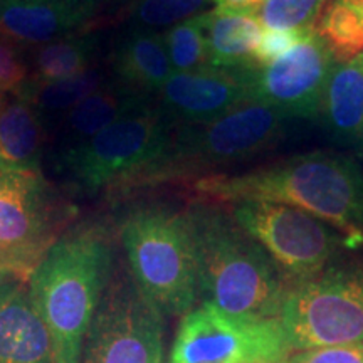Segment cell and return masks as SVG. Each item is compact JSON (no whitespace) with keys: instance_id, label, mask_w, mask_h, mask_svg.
I'll use <instances>...</instances> for the list:
<instances>
[{"instance_id":"24","label":"cell","mask_w":363,"mask_h":363,"mask_svg":"<svg viewBox=\"0 0 363 363\" xmlns=\"http://www.w3.org/2000/svg\"><path fill=\"white\" fill-rule=\"evenodd\" d=\"M206 22L207 12L197 13L172 26L163 34V44L174 72H187L207 66Z\"/></svg>"},{"instance_id":"11","label":"cell","mask_w":363,"mask_h":363,"mask_svg":"<svg viewBox=\"0 0 363 363\" xmlns=\"http://www.w3.org/2000/svg\"><path fill=\"white\" fill-rule=\"evenodd\" d=\"M67 206L40 172L0 174V252L40 262L56 242Z\"/></svg>"},{"instance_id":"26","label":"cell","mask_w":363,"mask_h":363,"mask_svg":"<svg viewBox=\"0 0 363 363\" xmlns=\"http://www.w3.org/2000/svg\"><path fill=\"white\" fill-rule=\"evenodd\" d=\"M211 0H138L133 7V26L140 29H158L175 26L179 22L197 16Z\"/></svg>"},{"instance_id":"28","label":"cell","mask_w":363,"mask_h":363,"mask_svg":"<svg viewBox=\"0 0 363 363\" xmlns=\"http://www.w3.org/2000/svg\"><path fill=\"white\" fill-rule=\"evenodd\" d=\"M313 26L303 27V29L294 30H264L257 44L256 51H254L252 61L256 66H267L271 62L278 61L281 56L291 51L294 45L301 43L310 33Z\"/></svg>"},{"instance_id":"10","label":"cell","mask_w":363,"mask_h":363,"mask_svg":"<svg viewBox=\"0 0 363 363\" xmlns=\"http://www.w3.org/2000/svg\"><path fill=\"white\" fill-rule=\"evenodd\" d=\"M291 353L279 318H234L202 303L182 316L169 363H283Z\"/></svg>"},{"instance_id":"7","label":"cell","mask_w":363,"mask_h":363,"mask_svg":"<svg viewBox=\"0 0 363 363\" xmlns=\"http://www.w3.org/2000/svg\"><path fill=\"white\" fill-rule=\"evenodd\" d=\"M288 118L272 106L247 99L234 110L203 125H190L172 136L169 152L147 182L177 172L240 162L272 147L283 136Z\"/></svg>"},{"instance_id":"21","label":"cell","mask_w":363,"mask_h":363,"mask_svg":"<svg viewBox=\"0 0 363 363\" xmlns=\"http://www.w3.org/2000/svg\"><path fill=\"white\" fill-rule=\"evenodd\" d=\"M108 71L101 66H91L88 71L72 78L52 81V83H27L17 91L13 96L26 99L38 113L40 121L49 128L56 130L59 121L69 113L72 108L84 101L89 94L98 91L101 86L110 83Z\"/></svg>"},{"instance_id":"22","label":"cell","mask_w":363,"mask_h":363,"mask_svg":"<svg viewBox=\"0 0 363 363\" xmlns=\"http://www.w3.org/2000/svg\"><path fill=\"white\" fill-rule=\"evenodd\" d=\"M99 52L96 34H76L33 48L30 52V83H52L78 76L94 66Z\"/></svg>"},{"instance_id":"14","label":"cell","mask_w":363,"mask_h":363,"mask_svg":"<svg viewBox=\"0 0 363 363\" xmlns=\"http://www.w3.org/2000/svg\"><path fill=\"white\" fill-rule=\"evenodd\" d=\"M98 7L56 0H0V35L21 48L76 35Z\"/></svg>"},{"instance_id":"12","label":"cell","mask_w":363,"mask_h":363,"mask_svg":"<svg viewBox=\"0 0 363 363\" xmlns=\"http://www.w3.org/2000/svg\"><path fill=\"white\" fill-rule=\"evenodd\" d=\"M335 56L316 27L291 51L267 66H254L251 99L278 110L286 118H315L333 69Z\"/></svg>"},{"instance_id":"31","label":"cell","mask_w":363,"mask_h":363,"mask_svg":"<svg viewBox=\"0 0 363 363\" xmlns=\"http://www.w3.org/2000/svg\"><path fill=\"white\" fill-rule=\"evenodd\" d=\"M264 0H211V4H216V9L229 12H249L254 13L261 7Z\"/></svg>"},{"instance_id":"25","label":"cell","mask_w":363,"mask_h":363,"mask_svg":"<svg viewBox=\"0 0 363 363\" xmlns=\"http://www.w3.org/2000/svg\"><path fill=\"white\" fill-rule=\"evenodd\" d=\"M325 0H264L254 12L264 30H294L308 27L321 13Z\"/></svg>"},{"instance_id":"8","label":"cell","mask_w":363,"mask_h":363,"mask_svg":"<svg viewBox=\"0 0 363 363\" xmlns=\"http://www.w3.org/2000/svg\"><path fill=\"white\" fill-rule=\"evenodd\" d=\"M279 321L291 352L363 342V289L357 274L326 269L289 288Z\"/></svg>"},{"instance_id":"4","label":"cell","mask_w":363,"mask_h":363,"mask_svg":"<svg viewBox=\"0 0 363 363\" xmlns=\"http://www.w3.org/2000/svg\"><path fill=\"white\" fill-rule=\"evenodd\" d=\"M128 269L163 315L185 316L199 296L197 261L187 216L147 207L121 225Z\"/></svg>"},{"instance_id":"3","label":"cell","mask_w":363,"mask_h":363,"mask_svg":"<svg viewBox=\"0 0 363 363\" xmlns=\"http://www.w3.org/2000/svg\"><path fill=\"white\" fill-rule=\"evenodd\" d=\"M115 256L108 230L88 224L49 247L29 281L30 303L51 337L54 362L81 363V352Z\"/></svg>"},{"instance_id":"30","label":"cell","mask_w":363,"mask_h":363,"mask_svg":"<svg viewBox=\"0 0 363 363\" xmlns=\"http://www.w3.org/2000/svg\"><path fill=\"white\" fill-rule=\"evenodd\" d=\"M38 264L27 257L0 252V278H17L27 283Z\"/></svg>"},{"instance_id":"9","label":"cell","mask_w":363,"mask_h":363,"mask_svg":"<svg viewBox=\"0 0 363 363\" xmlns=\"http://www.w3.org/2000/svg\"><path fill=\"white\" fill-rule=\"evenodd\" d=\"M233 216L266 249L291 286L323 274L342 246L333 227L284 203L242 201L234 203Z\"/></svg>"},{"instance_id":"5","label":"cell","mask_w":363,"mask_h":363,"mask_svg":"<svg viewBox=\"0 0 363 363\" xmlns=\"http://www.w3.org/2000/svg\"><path fill=\"white\" fill-rule=\"evenodd\" d=\"M174 125L150 104L126 113L74 152L57 158L59 172L83 192L145 184L169 152Z\"/></svg>"},{"instance_id":"6","label":"cell","mask_w":363,"mask_h":363,"mask_svg":"<svg viewBox=\"0 0 363 363\" xmlns=\"http://www.w3.org/2000/svg\"><path fill=\"white\" fill-rule=\"evenodd\" d=\"M165 320L128 267L115 264L86 333L81 363H163Z\"/></svg>"},{"instance_id":"34","label":"cell","mask_w":363,"mask_h":363,"mask_svg":"<svg viewBox=\"0 0 363 363\" xmlns=\"http://www.w3.org/2000/svg\"><path fill=\"white\" fill-rule=\"evenodd\" d=\"M357 279H358V283L362 284V289H363V267L360 269V272L357 274Z\"/></svg>"},{"instance_id":"29","label":"cell","mask_w":363,"mask_h":363,"mask_svg":"<svg viewBox=\"0 0 363 363\" xmlns=\"http://www.w3.org/2000/svg\"><path fill=\"white\" fill-rule=\"evenodd\" d=\"M283 363H363V342L343 347L294 352Z\"/></svg>"},{"instance_id":"13","label":"cell","mask_w":363,"mask_h":363,"mask_svg":"<svg viewBox=\"0 0 363 363\" xmlns=\"http://www.w3.org/2000/svg\"><path fill=\"white\" fill-rule=\"evenodd\" d=\"M252 67L217 69L203 66L174 72L160 89V111L182 126L203 125L251 99Z\"/></svg>"},{"instance_id":"15","label":"cell","mask_w":363,"mask_h":363,"mask_svg":"<svg viewBox=\"0 0 363 363\" xmlns=\"http://www.w3.org/2000/svg\"><path fill=\"white\" fill-rule=\"evenodd\" d=\"M148 104V96L120 84L116 79L101 86L84 101L74 106L56 126V153L61 158L88 143L99 131L108 128L126 113Z\"/></svg>"},{"instance_id":"2","label":"cell","mask_w":363,"mask_h":363,"mask_svg":"<svg viewBox=\"0 0 363 363\" xmlns=\"http://www.w3.org/2000/svg\"><path fill=\"white\" fill-rule=\"evenodd\" d=\"M185 216L192 230L203 303L234 318H279L291 283L266 249L219 203H197Z\"/></svg>"},{"instance_id":"17","label":"cell","mask_w":363,"mask_h":363,"mask_svg":"<svg viewBox=\"0 0 363 363\" xmlns=\"http://www.w3.org/2000/svg\"><path fill=\"white\" fill-rule=\"evenodd\" d=\"M111 66L118 83L145 96L160 91L174 74L163 35L140 27L121 35Z\"/></svg>"},{"instance_id":"27","label":"cell","mask_w":363,"mask_h":363,"mask_svg":"<svg viewBox=\"0 0 363 363\" xmlns=\"http://www.w3.org/2000/svg\"><path fill=\"white\" fill-rule=\"evenodd\" d=\"M22 49L0 35V91L16 94L29 79V66Z\"/></svg>"},{"instance_id":"1","label":"cell","mask_w":363,"mask_h":363,"mask_svg":"<svg viewBox=\"0 0 363 363\" xmlns=\"http://www.w3.org/2000/svg\"><path fill=\"white\" fill-rule=\"evenodd\" d=\"M214 203L266 201L291 206L338 229L347 246L363 244V172L352 158L311 152L240 175L195 182Z\"/></svg>"},{"instance_id":"23","label":"cell","mask_w":363,"mask_h":363,"mask_svg":"<svg viewBox=\"0 0 363 363\" xmlns=\"http://www.w3.org/2000/svg\"><path fill=\"white\" fill-rule=\"evenodd\" d=\"M316 30L337 61L358 56L363 52V0H331L320 13Z\"/></svg>"},{"instance_id":"18","label":"cell","mask_w":363,"mask_h":363,"mask_svg":"<svg viewBox=\"0 0 363 363\" xmlns=\"http://www.w3.org/2000/svg\"><path fill=\"white\" fill-rule=\"evenodd\" d=\"M0 363H56L51 337L26 284L0 306Z\"/></svg>"},{"instance_id":"20","label":"cell","mask_w":363,"mask_h":363,"mask_svg":"<svg viewBox=\"0 0 363 363\" xmlns=\"http://www.w3.org/2000/svg\"><path fill=\"white\" fill-rule=\"evenodd\" d=\"M264 29L249 12H207L206 43L207 66L217 69H240L256 66L254 51Z\"/></svg>"},{"instance_id":"32","label":"cell","mask_w":363,"mask_h":363,"mask_svg":"<svg viewBox=\"0 0 363 363\" xmlns=\"http://www.w3.org/2000/svg\"><path fill=\"white\" fill-rule=\"evenodd\" d=\"M22 284H26V281H21L17 278H0V306H2Z\"/></svg>"},{"instance_id":"19","label":"cell","mask_w":363,"mask_h":363,"mask_svg":"<svg viewBox=\"0 0 363 363\" xmlns=\"http://www.w3.org/2000/svg\"><path fill=\"white\" fill-rule=\"evenodd\" d=\"M48 130L33 106L19 96L0 103V174L40 172Z\"/></svg>"},{"instance_id":"16","label":"cell","mask_w":363,"mask_h":363,"mask_svg":"<svg viewBox=\"0 0 363 363\" xmlns=\"http://www.w3.org/2000/svg\"><path fill=\"white\" fill-rule=\"evenodd\" d=\"M318 115L333 140L363 145V52L333 66Z\"/></svg>"},{"instance_id":"33","label":"cell","mask_w":363,"mask_h":363,"mask_svg":"<svg viewBox=\"0 0 363 363\" xmlns=\"http://www.w3.org/2000/svg\"><path fill=\"white\" fill-rule=\"evenodd\" d=\"M56 2H67V4H83V6H94L99 7L101 0H56Z\"/></svg>"}]
</instances>
